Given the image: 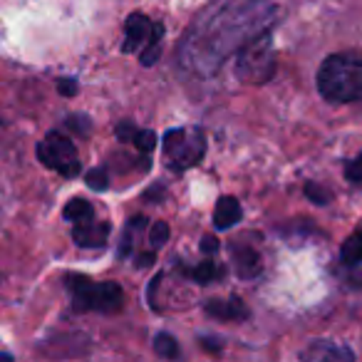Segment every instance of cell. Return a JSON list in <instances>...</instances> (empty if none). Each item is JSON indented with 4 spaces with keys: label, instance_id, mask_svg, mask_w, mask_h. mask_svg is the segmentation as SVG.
Returning <instances> with one entry per match:
<instances>
[{
    "label": "cell",
    "instance_id": "obj_22",
    "mask_svg": "<svg viewBox=\"0 0 362 362\" xmlns=\"http://www.w3.org/2000/svg\"><path fill=\"white\" fill-rule=\"evenodd\" d=\"M345 176L352 181V184L362 187V154L355 156L352 161H347V164H345Z\"/></svg>",
    "mask_w": 362,
    "mask_h": 362
},
{
    "label": "cell",
    "instance_id": "obj_20",
    "mask_svg": "<svg viewBox=\"0 0 362 362\" xmlns=\"http://www.w3.org/2000/svg\"><path fill=\"white\" fill-rule=\"evenodd\" d=\"M169 241V226H166V221H156L154 226H151V231H149V243H151V248H161L164 243Z\"/></svg>",
    "mask_w": 362,
    "mask_h": 362
},
{
    "label": "cell",
    "instance_id": "obj_4",
    "mask_svg": "<svg viewBox=\"0 0 362 362\" xmlns=\"http://www.w3.org/2000/svg\"><path fill=\"white\" fill-rule=\"evenodd\" d=\"M276 75V50L268 33L258 35L246 47L238 50L236 77L243 85H266Z\"/></svg>",
    "mask_w": 362,
    "mask_h": 362
},
{
    "label": "cell",
    "instance_id": "obj_19",
    "mask_svg": "<svg viewBox=\"0 0 362 362\" xmlns=\"http://www.w3.org/2000/svg\"><path fill=\"white\" fill-rule=\"evenodd\" d=\"M132 144L136 146V149L141 151V154H146V151H151L156 146V134L151 129H136L134 139H132Z\"/></svg>",
    "mask_w": 362,
    "mask_h": 362
},
{
    "label": "cell",
    "instance_id": "obj_16",
    "mask_svg": "<svg viewBox=\"0 0 362 362\" xmlns=\"http://www.w3.org/2000/svg\"><path fill=\"white\" fill-rule=\"evenodd\" d=\"M154 352L159 357H166V360H176V357H179V345H176V340L171 335L159 332V335L154 337Z\"/></svg>",
    "mask_w": 362,
    "mask_h": 362
},
{
    "label": "cell",
    "instance_id": "obj_26",
    "mask_svg": "<svg viewBox=\"0 0 362 362\" xmlns=\"http://www.w3.org/2000/svg\"><path fill=\"white\" fill-rule=\"evenodd\" d=\"M202 251L204 253H216L218 251V241L214 236H204L202 238Z\"/></svg>",
    "mask_w": 362,
    "mask_h": 362
},
{
    "label": "cell",
    "instance_id": "obj_12",
    "mask_svg": "<svg viewBox=\"0 0 362 362\" xmlns=\"http://www.w3.org/2000/svg\"><path fill=\"white\" fill-rule=\"evenodd\" d=\"M233 263L241 278H253L261 271V258L251 246H233Z\"/></svg>",
    "mask_w": 362,
    "mask_h": 362
},
{
    "label": "cell",
    "instance_id": "obj_2",
    "mask_svg": "<svg viewBox=\"0 0 362 362\" xmlns=\"http://www.w3.org/2000/svg\"><path fill=\"white\" fill-rule=\"evenodd\" d=\"M317 90L335 105L362 100V50H345L325 57L317 70Z\"/></svg>",
    "mask_w": 362,
    "mask_h": 362
},
{
    "label": "cell",
    "instance_id": "obj_18",
    "mask_svg": "<svg viewBox=\"0 0 362 362\" xmlns=\"http://www.w3.org/2000/svg\"><path fill=\"white\" fill-rule=\"evenodd\" d=\"M87 184H90V189H95V192H105V189L110 187V174H107L105 166H97V169L87 171Z\"/></svg>",
    "mask_w": 362,
    "mask_h": 362
},
{
    "label": "cell",
    "instance_id": "obj_24",
    "mask_svg": "<svg viewBox=\"0 0 362 362\" xmlns=\"http://www.w3.org/2000/svg\"><path fill=\"white\" fill-rule=\"evenodd\" d=\"M136 134V127L132 124V122H122L119 127H117V139L119 141H132Z\"/></svg>",
    "mask_w": 362,
    "mask_h": 362
},
{
    "label": "cell",
    "instance_id": "obj_13",
    "mask_svg": "<svg viewBox=\"0 0 362 362\" xmlns=\"http://www.w3.org/2000/svg\"><path fill=\"white\" fill-rule=\"evenodd\" d=\"M340 258L345 266H360L362 263V231H355L352 236L345 238Z\"/></svg>",
    "mask_w": 362,
    "mask_h": 362
},
{
    "label": "cell",
    "instance_id": "obj_9",
    "mask_svg": "<svg viewBox=\"0 0 362 362\" xmlns=\"http://www.w3.org/2000/svg\"><path fill=\"white\" fill-rule=\"evenodd\" d=\"M241 216H243L241 204L233 197H223V199H218L216 209H214V226H216L218 231H226V228L236 226V223L241 221Z\"/></svg>",
    "mask_w": 362,
    "mask_h": 362
},
{
    "label": "cell",
    "instance_id": "obj_23",
    "mask_svg": "<svg viewBox=\"0 0 362 362\" xmlns=\"http://www.w3.org/2000/svg\"><path fill=\"white\" fill-rule=\"evenodd\" d=\"M67 127H70L72 132H77L80 136H87V134H90V119H87V117H82V115L67 117Z\"/></svg>",
    "mask_w": 362,
    "mask_h": 362
},
{
    "label": "cell",
    "instance_id": "obj_10",
    "mask_svg": "<svg viewBox=\"0 0 362 362\" xmlns=\"http://www.w3.org/2000/svg\"><path fill=\"white\" fill-rule=\"evenodd\" d=\"M352 350L345 345H337V342H313L305 352H303V360H352Z\"/></svg>",
    "mask_w": 362,
    "mask_h": 362
},
{
    "label": "cell",
    "instance_id": "obj_3",
    "mask_svg": "<svg viewBox=\"0 0 362 362\" xmlns=\"http://www.w3.org/2000/svg\"><path fill=\"white\" fill-rule=\"evenodd\" d=\"M67 291L72 293V305L75 310H97V313H117L122 310L124 293L117 283H95L87 276L70 273L65 278Z\"/></svg>",
    "mask_w": 362,
    "mask_h": 362
},
{
    "label": "cell",
    "instance_id": "obj_8",
    "mask_svg": "<svg viewBox=\"0 0 362 362\" xmlns=\"http://www.w3.org/2000/svg\"><path fill=\"white\" fill-rule=\"evenodd\" d=\"M127 37H124V45H122V50L124 52H134L139 50L141 45H146V40H149V33H151V23L146 16H141V13H132L129 18H127Z\"/></svg>",
    "mask_w": 362,
    "mask_h": 362
},
{
    "label": "cell",
    "instance_id": "obj_25",
    "mask_svg": "<svg viewBox=\"0 0 362 362\" xmlns=\"http://www.w3.org/2000/svg\"><path fill=\"white\" fill-rule=\"evenodd\" d=\"M57 92H60L62 97L77 95V82L75 80H57Z\"/></svg>",
    "mask_w": 362,
    "mask_h": 362
},
{
    "label": "cell",
    "instance_id": "obj_17",
    "mask_svg": "<svg viewBox=\"0 0 362 362\" xmlns=\"http://www.w3.org/2000/svg\"><path fill=\"white\" fill-rule=\"evenodd\" d=\"M218 276H221V268H218L214 261L199 263V266L192 271V278H194L197 283H211L214 278H218Z\"/></svg>",
    "mask_w": 362,
    "mask_h": 362
},
{
    "label": "cell",
    "instance_id": "obj_21",
    "mask_svg": "<svg viewBox=\"0 0 362 362\" xmlns=\"http://www.w3.org/2000/svg\"><path fill=\"white\" fill-rule=\"evenodd\" d=\"M305 197L310 199L313 204H317V206H325V204L332 199V194L325 192V189H320L317 184H313V181H308V184H305Z\"/></svg>",
    "mask_w": 362,
    "mask_h": 362
},
{
    "label": "cell",
    "instance_id": "obj_27",
    "mask_svg": "<svg viewBox=\"0 0 362 362\" xmlns=\"http://www.w3.org/2000/svg\"><path fill=\"white\" fill-rule=\"evenodd\" d=\"M151 263H154V251L139 253V256H136V268H146V266H151Z\"/></svg>",
    "mask_w": 362,
    "mask_h": 362
},
{
    "label": "cell",
    "instance_id": "obj_15",
    "mask_svg": "<svg viewBox=\"0 0 362 362\" xmlns=\"http://www.w3.org/2000/svg\"><path fill=\"white\" fill-rule=\"evenodd\" d=\"M92 216H95V209H92V204L85 202V199H72L65 206V218L72 223L92 221Z\"/></svg>",
    "mask_w": 362,
    "mask_h": 362
},
{
    "label": "cell",
    "instance_id": "obj_7",
    "mask_svg": "<svg viewBox=\"0 0 362 362\" xmlns=\"http://www.w3.org/2000/svg\"><path fill=\"white\" fill-rule=\"evenodd\" d=\"M110 231H112V226L107 221H97V223L82 221V223H75V228H72V241L80 248H100L107 243Z\"/></svg>",
    "mask_w": 362,
    "mask_h": 362
},
{
    "label": "cell",
    "instance_id": "obj_5",
    "mask_svg": "<svg viewBox=\"0 0 362 362\" xmlns=\"http://www.w3.org/2000/svg\"><path fill=\"white\" fill-rule=\"evenodd\" d=\"M164 154L176 169L197 166L206 154V136L199 127H179L164 134Z\"/></svg>",
    "mask_w": 362,
    "mask_h": 362
},
{
    "label": "cell",
    "instance_id": "obj_11",
    "mask_svg": "<svg viewBox=\"0 0 362 362\" xmlns=\"http://www.w3.org/2000/svg\"><path fill=\"white\" fill-rule=\"evenodd\" d=\"M206 313L211 317H218V320H243L248 315L246 305L236 296L228 298V300H209Z\"/></svg>",
    "mask_w": 362,
    "mask_h": 362
},
{
    "label": "cell",
    "instance_id": "obj_1",
    "mask_svg": "<svg viewBox=\"0 0 362 362\" xmlns=\"http://www.w3.org/2000/svg\"><path fill=\"white\" fill-rule=\"evenodd\" d=\"M276 21V6L268 0H246L216 11L199 23L181 42L179 60L197 75H211L228 55L268 33Z\"/></svg>",
    "mask_w": 362,
    "mask_h": 362
},
{
    "label": "cell",
    "instance_id": "obj_14",
    "mask_svg": "<svg viewBox=\"0 0 362 362\" xmlns=\"http://www.w3.org/2000/svg\"><path fill=\"white\" fill-rule=\"evenodd\" d=\"M161 35H164V25H159V23H156V25H151L149 40H146V50L141 52V65L151 67L156 60H159V55H161V45H159Z\"/></svg>",
    "mask_w": 362,
    "mask_h": 362
},
{
    "label": "cell",
    "instance_id": "obj_28",
    "mask_svg": "<svg viewBox=\"0 0 362 362\" xmlns=\"http://www.w3.org/2000/svg\"><path fill=\"white\" fill-rule=\"evenodd\" d=\"M204 347H209V350L211 352H218L221 350V340H218V337H204Z\"/></svg>",
    "mask_w": 362,
    "mask_h": 362
},
{
    "label": "cell",
    "instance_id": "obj_6",
    "mask_svg": "<svg viewBox=\"0 0 362 362\" xmlns=\"http://www.w3.org/2000/svg\"><path fill=\"white\" fill-rule=\"evenodd\" d=\"M37 159H40L47 169H55L57 174L67 176V179L80 174V156H77L75 144H72L70 136L60 134V132H50V134L37 144Z\"/></svg>",
    "mask_w": 362,
    "mask_h": 362
}]
</instances>
